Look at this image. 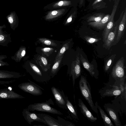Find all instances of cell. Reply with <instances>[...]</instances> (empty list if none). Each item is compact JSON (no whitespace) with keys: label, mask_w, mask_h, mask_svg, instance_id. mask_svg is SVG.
I'll return each mask as SVG.
<instances>
[{"label":"cell","mask_w":126,"mask_h":126,"mask_svg":"<svg viewBox=\"0 0 126 126\" xmlns=\"http://www.w3.org/2000/svg\"><path fill=\"white\" fill-rule=\"evenodd\" d=\"M84 0H79L80 2V5H82L83 4V3L84 2Z\"/></svg>","instance_id":"8d00e7d4"},{"label":"cell","mask_w":126,"mask_h":126,"mask_svg":"<svg viewBox=\"0 0 126 126\" xmlns=\"http://www.w3.org/2000/svg\"><path fill=\"white\" fill-rule=\"evenodd\" d=\"M116 12V9H112L108 22L104 29L102 34L103 41L104 43L106 41L108 34L114 26L115 23L114 17Z\"/></svg>","instance_id":"ba28073f"},{"label":"cell","mask_w":126,"mask_h":126,"mask_svg":"<svg viewBox=\"0 0 126 126\" xmlns=\"http://www.w3.org/2000/svg\"><path fill=\"white\" fill-rule=\"evenodd\" d=\"M97 108L99 111L101 117L106 126H114L110 118L104 110L99 106L97 105Z\"/></svg>","instance_id":"ffe728a7"},{"label":"cell","mask_w":126,"mask_h":126,"mask_svg":"<svg viewBox=\"0 0 126 126\" xmlns=\"http://www.w3.org/2000/svg\"><path fill=\"white\" fill-rule=\"evenodd\" d=\"M79 85L82 95L87 101L92 110L98 114L97 103L96 102L95 104H94L91 95L90 86L84 76L81 75Z\"/></svg>","instance_id":"6da1fadb"},{"label":"cell","mask_w":126,"mask_h":126,"mask_svg":"<svg viewBox=\"0 0 126 126\" xmlns=\"http://www.w3.org/2000/svg\"><path fill=\"white\" fill-rule=\"evenodd\" d=\"M40 118L43 119L46 125L49 126H64L61 121L56 119L50 115L44 113H36Z\"/></svg>","instance_id":"8fae6325"},{"label":"cell","mask_w":126,"mask_h":126,"mask_svg":"<svg viewBox=\"0 0 126 126\" xmlns=\"http://www.w3.org/2000/svg\"><path fill=\"white\" fill-rule=\"evenodd\" d=\"M42 52L46 55L48 56L52 53L54 49L52 48L45 47L41 49Z\"/></svg>","instance_id":"f546056e"},{"label":"cell","mask_w":126,"mask_h":126,"mask_svg":"<svg viewBox=\"0 0 126 126\" xmlns=\"http://www.w3.org/2000/svg\"><path fill=\"white\" fill-rule=\"evenodd\" d=\"M66 105L68 110L70 111L72 116L75 119L78 118L77 111L73 105L69 100L68 97L66 96Z\"/></svg>","instance_id":"603a6c76"},{"label":"cell","mask_w":126,"mask_h":126,"mask_svg":"<svg viewBox=\"0 0 126 126\" xmlns=\"http://www.w3.org/2000/svg\"><path fill=\"white\" fill-rule=\"evenodd\" d=\"M115 0H113V1H115Z\"/></svg>","instance_id":"f35d334b"},{"label":"cell","mask_w":126,"mask_h":126,"mask_svg":"<svg viewBox=\"0 0 126 126\" xmlns=\"http://www.w3.org/2000/svg\"><path fill=\"white\" fill-rule=\"evenodd\" d=\"M71 4V2L69 1L62 0L54 4L53 6L54 7L63 6H68Z\"/></svg>","instance_id":"83f0119b"},{"label":"cell","mask_w":126,"mask_h":126,"mask_svg":"<svg viewBox=\"0 0 126 126\" xmlns=\"http://www.w3.org/2000/svg\"><path fill=\"white\" fill-rule=\"evenodd\" d=\"M81 73L80 61L79 55L77 56L76 60L73 61L71 64L70 76H72L73 86H74L76 79L78 78Z\"/></svg>","instance_id":"52a82bcc"},{"label":"cell","mask_w":126,"mask_h":126,"mask_svg":"<svg viewBox=\"0 0 126 126\" xmlns=\"http://www.w3.org/2000/svg\"><path fill=\"white\" fill-rule=\"evenodd\" d=\"M124 63V58L122 57L118 61L113 67L111 74L114 79L120 80L124 79L125 77Z\"/></svg>","instance_id":"5b68a950"},{"label":"cell","mask_w":126,"mask_h":126,"mask_svg":"<svg viewBox=\"0 0 126 126\" xmlns=\"http://www.w3.org/2000/svg\"><path fill=\"white\" fill-rule=\"evenodd\" d=\"M73 15L72 14L70 16L68 19L67 20L66 22V23L67 24L68 23H69L71 22L73 19Z\"/></svg>","instance_id":"d6a6232c"},{"label":"cell","mask_w":126,"mask_h":126,"mask_svg":"<svg viewBox=\"0 0 126 126\" xmlns=\"http://www.w3.org/2000/svg\"><path fill=\"white\" fill-rule=\"evenodd\" d=\"M26 51L25 50H23L21 51V56L23 57L25 54Z\"/></svg>","instance_id":"e575fe53"},{"label":"cell","mask_w":126,"mask_h":126,"mask_svg":"<svg viewBox=\"0 0 126 126\" xmlns=\"http://www.w3.org/2000/svg\"><path fill=\"white\" fill-rule=\"evenodd\" d=\"M51 90L56 102L58 106L63 109L68 110L66 105V96L63 91H61L54 86L51 87Z\"/></svg>","instance_id":"8992f818"},{"label":"cell","mask_w":126,"mask_h":126,"mask_svg":"<svg viewBox=\"0 0 126 126\" xmlns=\"http://www.w3.org/2000/svg\"><path fill=\"white\" fill-rule=\"evenodd\" d=\"M4 38V36L2 35H0V41L3 40Z\"/></svg>","instance_id":"d590c367"},{"label":"cell","mask_w":126,"mask_h":126,"mask_svg":"<svg viewBox=\"0 0 126 126\" xmlns=\"http://www.w3.org/2000/svg\"><path fill=\"white\" fill-rule=\"evenodd\" d=\"M29 82L22 83L18 87L25 92L34 95L39 96L42 94L44 89L33 81L28 80Z\"/></svg>","instance_id":"277c9868"},{"label":"cell","mask_w":126,"mask_h":126,"mask_svg":"<svg viewBox=\"0 0 126 126\" xmlns=\"http://www.w3.org/2000/svg\"><path fill=\"white\" fill-rule=\"evenodd\" d=\"M54 105L53 102L51 98L45 102L34 103L29 105L28 108L30 111H36L45 112L53 114L63 115V113L60 111L50 106V105Z\"/></svg>","instance_id":"7a4b0ae2"},{"label":"cell","mask_w":126,"mask_h":126,"mask_svg":"<svg viewBox=\"0 0 126 126\" xmlns=\"http://www.w3.org/2000/svg\"><path fill=\"white\" fill-rule=\"evenodd\" d=\"M64 10V9H61L50 12L46 16V19H49L57 17L62 14Z\"/></svg>","instance_id":"cb8c5ba5"},{"label":"cell","mask_w":126,"mask_h":126,"mask_svg":"<svg viewBox=\"0 0 126 126\" xmlns=\"http://www.w3.org/2000/svg\"><path fill=\"white\" fill-rule=\"evenodd\" d=\"M25 98L8 88L0 90V99H22Z\"/></svg>","instance_id":"30bf717a"},{"label":"cell","mask_w":126,"mask_h":126,"mask_svg":"<svg viewBox=\"0 0 126 126\" xmlns=\"http://www.w3.org/2000/svg\"><path fill=\"white\" fill-rule=\"evenodd\" d=\"M110 16L109 14L105 15L99 22H89L88 24L98 29H104L108 22Z\"/></svg>","instance_id":"2e32d148"},{"label":"cell","mask_w":126,"mask_h":126,"mask_svg":"<svg viewBox=\"0 0 126 126\" xmlns=\"http://www.w3.org/2000/svg\"><path fill=\"white\" fill-rule=\"evenodd\" d=\"M84 37L86 41L90 43H93L96 42L100 39L85 36H84Z\"/></svg>","instance_id":"f1b7e54d"},{"label":"cell","mask_w":126,"mask_h":126,"mask_svg":"<svg viewBox=\"0 0 126 126\" xmlns=\"http://www.w3.org/2000/svg\"><path fill=\"white\" fill-rule=\"evenodd\" d=\"M116 55L115 54L112 55L106 60L104 67V69L105 71H107L111 66V64L113 63Z\"/></svg>","instance_id":"d4e9b609"},{"label":"cell","mask_w":126,"mask_h":126,"mask_svg":"<svg viewBox=\"0 0 126 126\" xmlns=\"http://www.w3.org/2000/svg\"><path fill=\"white\" fill-rule=\"evenodd\" d=\"M126 26V8H125L122 18L117 28L116 43H118L123 36L125 30Z\"/></svg>","instance_id":"7c38bea8"},{"label":"cell","mask_w":126,"mask_h":126,"mask_svg":"<svg viewBox=\"0 0 126 126\" xmlns=\"http://www.w3.org/2000/svg\"><path fill=\"white\" fill-rule=\"evenodd\" d=\"M104 107L110 118L114 123L115 125L116 126H121L117 112L110 106L105 105Z\"/></svg>","instance_id":"5bb4252c"},{"label":"cell","mask_w":126,"mask_h":126,"mask_svg":"<svg viewBox=\"0 0 126 126\" xmlns=\"http://www.w3.org/2000/svg\"><path fill=\"white\" fill-rule=\"evenodd\" d=\"M63 57V56H61L58 59L55 60L54 62V64L50 71V76L53 77L56 74L58 70L62 60Z\"/></svg>","instance_id":"44dd1931"},{"label":"cell","mask_w":126,"mask_h":126,"mask_svg":"<svg viewBox=\"0 0 126 126\" xmlns=\"http://www.w3.org/2000/svg\"><path fill=\"white\" fill-rule=\"evenodd\" d=\"M105 15V14L101 13L95 14L88 17L87 21L88 22H99Z\"/></svg>","instance_id":"7402d4cb"},{"label":"cell","mask_w":126,"mask_h":126,"mask_svg":"<svg viewBox=\"0 0 126 126\" xmlns=\"http://www.w3.org/2000/svg\"><path fill=\"white\" fill-rule=\"evenodd\" d=\"M1 65V64L0 63V66Z\"/></svg>","instance_id":"74e56055"},{"label":"cell","mask_w":126,"mask_h":126,"mask_svg":"<svg viewBox=\"0 0 126 126\" xmlns=\"http://www.w3.org/2000/svg\"><path fill=\"white\" fill-rule=\"evenodd\" d=\"M9 22L10 23H12L13 22V17L11 16H9L8 18Z\"/></svg>","instance_id":"836d02e7"},{"label":"cell","mask_w":126,"mask_h":126,"mask_svg":"<svg viewBox=\"0 0 126 126\" xmlns=\"http://www.w3.org/2000/svg\"><path fill=\"white\" fill-rule=\"evenodd\" d=\"M39 40L41 42L46 45L55 46H57V44L51 40L46 38H40Z\"/></svg>","instance_id":"4316f807"},{"label":"cell","mask_w":126,"mask_h":126,"mask_svg":"<svg viewBox=\"0 0 126 126\" xmlns=\"http://www.w3.org/2000/svg\"><path fill=\"white\" fill-rule=\"evenodd\" d=\"M22 113L25 119L31 125L33 121H36L42 122L46 125L45 121L39 117L36 113L30 112L28 108L24 109Z\"/></svg>","instance_id":"9c48e42d"},{"label":"cell","mask_w":126,"mask_h":126,"mask_svg":"<svg viewBox=\"0 0 126 126\" xmlns=\"http://www.w3.org/2000/svg\"><path fill=\"white\" fill-rule=\"evenodd\" d=\"M122 88L118 87L106 90L102 94V96L104 97H111L117 96L120 95L122 92Z\"/></svg>","instance_id":"e0dca14e"},{"label":"cell","mask_w":126,"mask_h":126,"mask_svg":"<svg viewBox=\"0 0 126 126\" xmlns=\"http://www.w3.org/2000/svg\"><path fill=\"white\" fill-rule=\"evenodd\" d=\"M57 119L61 121L64 126H75V125L70 122L66 121L59 116H57Z\"/></svg>","instance_id":"4dcf8cb0"},{"label":"cell","mask_w":126,"mask_h":126,"mask_svg":"<svg viewBox=\"0 0 126 126\" xmlns=\"http://www.w3.org/2000/svg\"><path fill=\"white\" fill-rule=\"evenodd\" d=\"M124 10L121 13L118 20L115 22L113 27L109 33L103 47L106 49L109 50L113 46L117 44L116 37L118 25L121 20Z\"/></svg>","instance_id":"3957f363"},{"label":"cell","mask_w":126,"mask_h":126,"mask_svg":"<svg viewBox=\"0 0 126 126\" xmlns=\"http://www.w3.org/2000/svg\"><path fill=\"white\" fill-rule=\"evenodd\" d=\"M69 48V44L68 43L64 44L60 49L56 57L55 60L58 59L61 56H63L65 51Z\"/></svg>","instance_id":"484cf974"},{"label":"cell","mask_w":126,"mask_h":126,"mask_svg":"<svg viewBox=\"0 0 126 126\" xmlns=\"http://www.w3.org/2000/svg\"><path fill=\"white\" fill-rule=\"evenodd\" d=\"M19 74L8 71H0V79L18 78L20 77Z\"/></svg>","instance_id":"d6986e66"},{"label":"cell","mask_w":126,"mask_h":126,"mask_svg":"<svg viewBox=\"0 0 126 126\" xmlns=\"http://www.w3.org/2000/svg\"><path fill=\"white\" fill-rule=\"evenodd\" d=\"M79 59L84 68L88 71L91 76L97 79L98 77L95 74L94 65L90 63L81 54H80Z\"/></svg>","instance_id":"9a60e30c"},{"label":"cell","mask_w":126,"mask_h":126,"mask_svg":"<svg viewBox=\"0 0 126 126\" xmlns=\"http://www.w3.org/2000/svg\"><path fill=\"white\" fill-rule=\"evenodd\" d=\"M78 105L81 113L88 120L92 122H94L97 120V118L93 116L85 104L80 98L78 99Z\"/></svg>","instance_id":"4fadbf2b"},{"label":"cell","mask_w":126,"mask_h":126,"mask_svg":"<svg viewBox=\"0 0 126 126\" xmlns=\"http://www.w3.org/2000/svg\"><path fill=\"white\" fill-rule=\"evenodd\" d=\"M103 2V0H95L93 3L92 6L95 8L96 6L100 5V4H102Z\"/></svg>","instance_id":"1f68e13d"},{"label":"cell","mask_w":126,"mask_h":126,"mask_svg":"<svg viewBox=\"0 0 126 126\" xmlns=\"http://www.w3.org/2000/svg\"><path fill=\"white\" fill-rule=\"evenodd\" d=\"M36 63L39 64L43 71L47 72L49 68L46 59L43 56H39L36 60Z\"/></svg>","instance_id":"ac0fdd59"}]
</instances>
